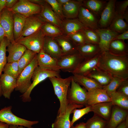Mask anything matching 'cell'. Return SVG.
<instances>
[{
	"label": "cell",
	"instance_id": "f6af8a7d",
	"mask_svg": "<svg viewBox=\"0 0 128 128\" xmlns=\"http://www.w3.org/2000/svg\"><path fill=\"white\" fill-rule=\"evenodd\" d=\"M45 1L50 6L54 13L62 21L65 19L63 13L62 6L58 2L57 0Z\"/></svg>",
	"mask_w": 128,
	"mask_h": 128
},
{
	"label": "cell",
	"instance_id": "5b68a950",
	"mask_svg": "<svg viewBox=\"0 0 128 128\" xmlns=\"http://www.w3.org/2000/svg\"><path fill=\"white\" fill-rule=\"evenodd\" d=\"M12 108L9 106L0 110V121L9 125L22 126L27 128H33L32 126L39 123L38 121H29L17 116L12 112Z\"/></svg>",
	"mask_w": 128,
	"mask_h": 128
},
{
	"label": "cell",
	"instance_id": "836d02e7",
	"mask_svg": "<svg viewBox=\"0 0 128 128\" xmlns=\"http://www.w3.org/2000/svg\"><path fill=\"white\" fill-rule=\"evenodd\" d=\"M108 28L120 34L128 30V25L122 16L116 14Z\"/></svg>",
	"mask_w": 128,
	"mask_h": 128
},
{
	"label": "cell",
	"instance_id": "7402d4cb",
	"mask_svg": "<svg viewBox=\"0 0 128 128\" xmlns=\"http://www.w3.org/2000/svg\"><path fill=\"white\" fill-rule=\"evenodd\" d=\"M100 54L91 59H84L72 73L86 76L97 68Z\"/></svg>",
	"mask_w": 128,
	"mask_h": 128
},
{
	"label": "cell",
	"instance_id": "7a4b0ae2",
	"mask_svg": "<svg viewBox=\"0 0 128 128\" xmlns=\"http://www.w3.org/2000/svg\"><path fill=\"white\" fill-rule=\"evenodd\" d=\"M49 78L53 86L55 94L60 102V107L57 115H61L65 112L69 104L67 96L72 76L64 78L56 77H52Z\"/></svg>",
	"mask_w": 128,
	"mask_h": 128
},
{
	"label": "cell",
	"instance_id": "5bb4252c",
	"mask_svg": "<svg viewBox=\"0 0 128 128\" xmlns=\"http://www.w3.org/2000/svg\"><path fill=\"white\" fill-rule=\"evenodd\" d=\"M78 18L88 28L95 30L99 28L97 16L83 6L80 8Z\"/></svg>",
	"mask_w": 128,
	"mask_h": 128
},
{
	"label": "cell",
	"instance_id": "ee69618b",
	"mask_svg": "<svg viewBox=\"0 0 128 128\" xmlns=\"http://www.w3.org/2000/svg\"><path fill=\"white\" fill-rule=\"evenodd\" d=\"M66 36L77 46L88 43L82 31L77 32Z\"/></svg>",
	"mask_w": 128,
	"mask_h": 128
},
{
	"label": "cell",
	"instance_id": "c3c4849f",
	"mask_svg": "<svg viewBox=\"0 0 128 128\" xmlns=\"http://www.w3.org/2000/svg\"><path fill=\"white\" fill-rule=\"evenodd\" d=\"M128 39V30L122 33L119 34L115 36L113 38V40H120L124 41Z\"/></svg>",
	"mask_w": 128,
	"mask_h": 128
},
{
	"label": "cell",
	"instance_id": "6f0895ef",
	"mask_svg": "<svg viewBox=\"0 0 128 128\" xmlns=\"http://www.w3.org/2000/svg\"><path fill=\"white\" fill-rule=\"evenodd\" d=\"M70 0H57L58 2L62 6L66 4Z\"/></svg>",
	"mask_w": 128,
	"mask_h": 128
},
{
	"label": "cell",
	"instance_id": "816d5d0a",
	"mask_svg": "<svg viewBox=\"0 0 128 128\" xmlns=\"http://www.w3.org/2000/svg\"><path fill=\"white\" fill-rule=\"evenodd\" d=\"M5 37L4 30L0 22V44Z\"/></svg>",
	"mask_w": 128,
	"mask_h": 128
},
{
	"label": "cell",
	"instance_id": "74e56055",
	"mask_svg": "<svg viewBox=\"0 0 128 128\" xmlns=\"http://www.w3.org/2000/svg\"><path fill=\"white\" fill-rule=\"evenodd\" d=\"M108 121L94 114L85 123L86 128H106Z\"/></svg>",
	"mask_w": 128,
	"mask_h": 128
},
{
	"label": "cell",
	"instance_id": "30bf717a",
	"mask_svg": "<svg viewBox=\"0 0 128 128\" xmlns=\"http://www.w3.org/2000/svg\"><path fill=\"white\" fill-rule=\"evenodd\" d=\"M0 22L5 33V37L9 42L15 41L13 35V12L5 8L0 14Z\"/></svg>",
	"mask_w": 128,
	"mask_h": 128
},
{
	"label": "cell",
	"instance_id": "bcb514c9",
	"mask_svg": "<svg viewBox=\"0 0 128 128\" xmlns=\"http://www.w3.org/2000/svg\"><path fill=\"white\" fill-rule=\"evenodd\" d=\"M128 6V0L117 2L115 5V9L116 14L122 16L127 10Z\"/></svg>",
	"mask_w": 128,
	"mask_h": 128
},
{
	"label": "cell",
	"instance_id": "d6a6232c",
	"mask_svg": "<svg viewBox=\"0 0 128 128\" xmlns=\"http://www.w3.org/2000/svg\"><path fill=\"white\" fill-rule=\"evenodd\" d=\"M108 51L111 54L116 55H128V45L124 41L113 40L111 41L110 44Z\"/></svg>",
	"mask_w": 128,
	"mask_h": 128
},
{
	"label": "cell",
	"instance_id": "ba28073f",
	"mask_svg": "<svg viewBox=\"0 0 128 128\" xmlns=\"http://www.w3.org/2000/svg\"><path fill=\"white\" fill-rule=\"evenodd\" d=\"M84 60L78 52L74 54L62 56L58 59V64L60 70L72 73Z\"/></svg>",
	"mask_w": 128,
	"mask_h": 128
},
{
	"label": "cell",
	"instance_id": "9a60e30c",
	"mask_svg": "<svg viewBox=\"0 0 128 128\" xmlns=\"http://www.w3.org/2000/svg\"><path fill=\"white\" fill-rule=\"evenodd\" d=\"M95 31L100 37L98 45L101 53L109 51L110 44L113 38L119 34L108 28H99Z\"/></svg>",
	"mask_w": 128,
	"mask_h": 128
},
{
	"label": "cell",
	"instance_id": "f1b7e54d",
	"mask_svg": "<svg viewBox=\"0 0 128 128\" xmlns=\"http://www.w3.org/2000/svg\"><path fill=\"white\" fill-rule=\"evenodd\" d=\"M86 76L93 79L103 87L108 85L113 77L109 73L97 68Z\"/></svg>",
	"mask_w": 128,
	"mask_h": 128
},
{
	"label": "cell",
	"instance_id": "9c48e42d",
	"mask_svg": "<svg viewBox=\"0 0 128 128\" xmlns=\"http://www.w3.org/2000/svg\"><path fill=\"white\" fill-rule=\"evenodd\" d=\"M9 9L13 13H19L27 17L39 14L41 10L42 6L29 0H20L13 7Z\"/></svg>",
	"mask_w": 128,
	"mask_h": 128
},
{
	"label": "cell",
	"instance_id": "4fadbf2b",
	"mask_svg": "<svg viewBox=\"0 0 128 128\" xmlns=\"http://www.w3.org/2000/svg\"><path fill=\"white\" fill-rule=\"evenodd\" d=\"M45 22L39 16L27 17L20 38L27 36L37 32L41 29Z\"/></svg>",
	"mask_w": 128,
	"mask_h": 128
},
{
	"label": "cell",
	"instance_id": "ffe728a7",
	"mask_svg": "<svg viewBox=\"0 0 128 128\" xmlns=\"http://www.w3.org/2000/svg\"><path fill=\"white\" fill-rule=\"evenodd\" d=\"M39 14V16L44 22L49 23L61 28L62 21L54 13L50 6L46 2L42 5L41 11Z\"/></svg>",
	"mask_w": 128,
	"mask_h": 128
},
{
	"label": "cell",
	"instance_id": "be15d7a7",
	"mask_svg": "<svg viewBox=\"0 0 128 128\" xmlns=\"http://www.w3.org/2000/svg\"></svg>",
	"mask_w": 128,
	"mask_h": 128
},
{
	"label": "cell",
	"instance_id": "44dd1931",
	"mask_svg": "<svg viewBox=\"0 0 128 128\" xmlns=\"http://www.w3.org/2000/svg\"><path fill=\"white\" fill-rule=\"evenodd\" d=\"M0 78L2 95L5 98L9 99L16 87L17 79L4 73H2Z\"/></svg>",
	"mask_w": 128,
	"mask_h": 128
},
{
	"label": "cell",
	"instance_id": "7dc6e473",
	"mask_svg": "<svg viewBox=\"0 0 128 128\" xmlns=\"http://www.w3.org/2000/svg\"><path fill=\"white\" fill-rule=\"evenodd\" d=\"M116 91L128 97V78L124 79L121 82Z\"/></svg>",
	"mask_w": 128,
	"mask_h": 128
},
{
	"label": "cell",
	"instance_id": "277c9868",
	"mask_svg": "<svg viewBox=\"0 0 128 128\" xmlns=\"http://www.w3.org/2000/svg\"><path fill=\"white\" fill-rule=\"evenodd\" d=\"M37 55L31 63L19 74L17 79L16 86L15 90L22 94L25 93L30 86L34 71L38 66Z\"/></svg>",
	"mask_w": 128,
	"mask_h": 128
},
{
	"label": "cell",
	"instance_id": "6da1fadb",
	"mask_svg": "<svg viewBox=\"0 0 128 128\" xmlns=\"http://www.w3.org/2000/svg\"><path fill=\"white\" fill-rule=\"evenodd\" d=\"M97 68L113 76L128 78V55H116L109 51L101 53Z\"/></svg>",
	"mask_w": 128,
	"mask_h": 128
},
{
	"label": "cell",
	"instance_id": "94428289",
	"mask_svg": "<svg viewBox=\"0 0 128 128\" xmlns=\"http://www.w3.org/2000/svg\"><path fill=\"white\" fill-rule=\"evenodd\" d=\"M2 95V93L1 88L0 78V98L1 97V96Z\"/></svg>",
	"mask_w": 128,
	"mask_h": 128
},
{
	"label": "cell",
	"instance_id": "ac0fdd59",
	"mask_svg": "<svg viewBox=\"0 0 128 128\" xmlns=\"http://www.w3.org/2000/svg\"><path fill=\"white\" fill-rule=\"evenodd\" d=\"M38 66L41 68L55 71H60L58 64V59L51 56L42 49L37 54Z\"/></svg>",
	"mask_w": 128,
	"mask_h": 128
},
{
	"label": "cell",
	"instance_id": "db71d44e",
	"mask_svg": "<svg viewBox=\"0 0 128 128\" xmlns=\"http://www.w3.org/2000/svg\"><path fill=\"white\" fill-rule=\"evenodd\" d=\"M29 0L32 3L41 6L43 5L46 2L45 0Z\"/></svg>",
	"mask_w": 128,
	"mask_h": 128
},
{
	"label": "cell",
	"instance_id": "e0dca14e",
	"mask_svg": "<svg viewBox=\"0 0 128 128\" xmlns=\"http://www.w3.org/2000/svg\"><path fill=\"white\" fill-rule=\"evenodd\" d=\"M87 91V106H91L101 103L111 102L110 96L103 88H97Z\"/></svg>",
	"mask_w": 128,
	"mask_h": 128
},
{
	"label": "cell",
	"instance_id": "f5cc1de1",
	"mask_svg": "<svg viewBox=\"0 0 128 128\" xmlns=\"http://www.w3.org/2000/svg\"><path fill=\"white\" fill-rule=\"evenodd\" d=\"M70 128H86L85 123L83 122L77 124L75 126L73 125L71 126Z\"/></svg>",
	"mask_w": 128,
	"mask_h": 128
},
{
	"label": "cell",
	"instance_id": "484cf974",
	"mask_svg": "<svg viewBox=\"0 0 128 128\" xmlns=\"http://www.w3.org/2000/svg\"><path fill=\"white\" fill-rule=\"evenodd\" d=\"M6 49L8 53L7 62H18L27 49L23 45L17 42H9Z\"/></svg>",
	"mask_w": 128,
	"mask_h": 128
},
{
	"label": "cell",
	"instance_id": "8d00e7d4",
	"mask_svg": "<svg viewBox=\"0 0 128 128\" xmlns=\"http://www.w3.org/2000/svg\"><path fill=\"white\" fill-rule=\"evenodd\" d=\"M41 29L45 36L54 38L63 35L61 28L47 22L45 23Z\"/></svg>",
	"mask_w": 128,
	"mask_h": 128
},
{
	"label": "cell",
	"instance_id": "8992f818",
	"mask_svg": "<svg viewBox=\"0 0 128 128\" xmlns=\"http://www.w3.org/2000/svg\"><path fill=\"white\" fill-rule=\"evenodd\" d=\"M45 36L41 29L31 35L21 37L16 42L37 54L42 49Z\"/></svg>",
	"mask_w": 128,
	"mask_h": 128
},
{
	"label": "cell",
	"instance_id": "603a6c76",
	"mask_svg": "<svg viewBox=\"0 0 128 128\" xmlns=\"http://www.w3.org/2000/svg\"><path fill=\"white\" fill-rule=\"evenodd\" d=\"M83 6L82 0H70L62 6L63 15L66 19L78 18L81 7Z\"/></svg>",
	"mask_w": 128,
	"mask_h": 128
},
{
	"label": "cell",
	"instance_id": "11a10c76",
	"mask_svg": "<svg viewBox=\"0 0 128 128\" xmlns=\"http://www.w3.org/2000/svg\"><path fill=\"white\" fill-rule=\"evenodd\" d=\"M6 0H0V14L5 7Z\"/></svg>",
	"mask_w": 128,
	"mask_h": 128
},
{
	"label": "cell",
	"instance_id": "3957f363",
	"mask_svg": "<svg viewBox=\"0 0 128 128\" xmlns=\"http://www.w3.org/2000/svg\"><path fill=\"white\" fill-rule=\"evenodd\" d=\"M60 71L44 69L39 66L35 69L32 77V82L27 90L21 97L23 102H29L31 100L30 94L33 88L37 85L47 78L52 77H61Z\"/></svg>",
	"mask_w": 128,
	"mask_h": 128
},
{
	"label": "cell",
	"instance_id": "60d3db41",
	"mask_svg": "<svg viewBox=\"0 0 128 128\" xmlns=\"http://www.w3.org/2000/svg\"><path fill=\"white\" fill-rule=\"evenodd\" d=\"M124 79L117 77L113 76L110 82L106 86H103V88L109 96L110 94L116 91L119 85Z\"/></svg>",
	"mask_w": 128,
	"mask_h": 128
},
{
	"label": "cell",
	"instance_id": "e575fe53",
	"mask_svg": "<svg viewBox=\"0 0 128 128\" xmlns=\"http://www.w3.org/2000/svg\"><path fill=\"white\" fill-rule=\"evenodd\" d=\"M111 102L113 105L128 110V97L115 91L110 94Z\"/></svg>",
	"mask_w": 128,
	"mask_h": 128
},
{
	"label": "cell",
	"instance_id": "681fc988",
	"mask_svg": "<svg viewBox=\"0 0 128 128\" xmlns=\"http://www.w3.org/2000/svg\"><path fill=\"white\" fill-rule=\"evenodd\" d=\"M17 0H6L5 7L9 9L12 8L17 2Z\"/></svg>",
	"mask_w": 128,
	"mask_h": 128
},
{
	"label": "cell",
	"instance_id": "b9f144b4",
	"mask_svg": "<svg viewBox=\"0 0 128 128\" xmlns=\"http://www.w3.org/2000/svg\"><path fill=\"white\" fill-rule=\"evenodd\" d=\"M82 32L88 43L98 45L100 41V37L95 30L87 28Z\"/></svg>",
	"mask_w": 128,
	"mask_h": 128
},
{
	"label": "cell",
	"instance_id": "83f0119b",
	"mask_svg": "<svg viewBox=\"0 0 128 128\" xmlns=\"http://www.w3.org/2000/svg\"><path fill=\"white\" fill-rule=\"evenodd\" d=\"M77 48L78 52L84 59L92 58L101 53L98 45L89 43L78 46Z\"/></svg>",
	"mask_w": 128,
	"mask_h": 128
},
{
	"label": "cell",
	"instance_id": "1f68e13d",
	"mask_svg": "<svg viewBox=\"0 0 128 128\" xmlns=\"http://www.w3.org/2000/svg\"><path fill=\"white\" fill-rule=\"evenodd\" d=\"M13 35L14 41L16 42L20 37L27 17L19 13L13 12Z\"/></svg>",
	"mask_w": 128,
	"mask_h": 128
},
{
	"label": "cell",
	"instance_id": "f546056e",
	"mask_svg": "<svg viewBox=\"0 0 128 128\" xmlns=\"http://www.w3.org/2000/svg\"><path fill=\"white\" fill-rule=\"evenodd\" d=\"M83 6L97 17L100 16L107 1L101 0H82Z\"/></svg>",
	"mask_w": 128,
	"mask_h": 128
},
{
	"label": "cell",
	"instance_id": "4316f807",
	"mask_svg": "<svg viewBox=\"0 0 128 128\" xmlns=\"http://www.w3.org/2000/svg\"><path fill=\"white\" fill-rule=\"evenodd\" d=\"M113 105L111 102L97 104L91 105V112L94 114L108 121Z\"/></svg>",
	"mask_w": 128,
	"mask_h": 128
},
{
	"label": "cell",
	"instance_id": "6125c7cd",
	"mask_svg": "<svg viewBox=\"0 0 128 128\" xmlns=\"http://www.w3.org/2000/svg\"><path fill=\"white\" fill-rule=\"evenodd\" d=\"M18 128H25V127L22 126H18Z\"/></svg>",
	"mask_w": 128,
	"mask_h": 128
},
{
	"label": "cell",
	"instance_id": "4dcf8cb0",
	"mask_svg": "<svg viewBox=\"0 0 128 128\" xmlns=\"http://www.w3.org/2000/svg\"><path fill=\"white\" fill-rule=\"evenodd\" d=\"M73 74L72 76L74 81L83 86L87 91L97 88H103L102 86L92 78L78 74Z\"/></svg>",
	"mask_w": 128,
	"mask_h": 128
},
{
	"label": "cell",
	"instance_id": "52a82bcc",
	"mask_svg": "<svg viewBox=\"0 0 128 128\" xmlns=\"http://www.w3.org/2000/svg\"><path fill=\"white\" fill-rule=\"evenodd\" d=\"M71 86L68 93L67 99L68 103H71L78 105L87 106V91L81 87L73 80L72 76Z\"/></svg>",
	"mask_w": 128,
	"mask_h": 128
},
{
	"label": "cell",
	"instance_id": "d590c367",
	"mask_svg": "<svg viewBox=\"0 0 128 128\" xmlns=\"http://www.w3.org/2000/svg\"><path fill=\"white\" fill-rule=\"evenodd\" d=\"M37 54L31 50L27 49L18 61L19 74L32 61Z\"/></svg>",
	"mask_w": 128,
	"mask_h": 128
},
{
	"label": "cell",
	"instance_id": "91938a15",
	"mask_svg": "<svg viewBox=\"0 0 128 128\" xmlns=\"http://www.w3.org/2000/svg\"><path fill=\"white\" fill-rule=\"evenodd\" d=\"M18 126L15 125H9L8 128H18Z\"/></svg>",
	"mask_w": 128,
	"mask_h": 128
},
{
	"label": "cell",
	"instance_id": "8fae6325",
	"mask_svg": "<svg viewBox=\"0 0 128 128\" xmlns=\"http://www.w3.org/2000/svg\"><path fill=\"white\" fill-rule=\"evenodd\" d=\"M116 0H109L100 15L98 21L99 28H108L116 14L115 9Z\"/></svg>",
	"mask_w": 128,
	"mask_h": 128
},
{
	"label": "cell",
	"instance_id": "9f6ffc18",
	"mask_svg": "<svg viewBox=\"0 0 128 128\" xmlns=\"http://www.w3.org/2000/svg\"><path fill=\"white\" fill-rule=\"evenodd\" d=\"M122 17L126 21V23L128 22V10H127L124 14L123 15Z\"/></svg>",
	"mask_w": 128,
	"mask_h": 128
},
{
	"label": "cell",
	"instance_id": "f907efd6",
	"mask_svg": "<svg viewBox=\"0 0 128 128\" xmlns=\"http://www.w3.org/2000/svg\"><path fill=\"white\" fill-rule=\"evenodd\" d=\"M116 128H128V117Z\"/></svg>",
	"mask_w": 128,
	"mask_h": 128
},
{
	"label": "cell",
	"instance_id": "f35d334b",
	"mask_svg": "<svg viewBox=\"0 0 128 128\" xmlns=\"http://www.w3.org/2000/svg\"><path fill=\"white\" fill-rule=\"evenodd\" d=\"M2 71L4 73L17 79L19 75L18 62L7 63Z\"/></svg>",
	"mask_w": 128,
	"mask_h": 128
},
{
	"label": "cell",
	"instance_id": "ab89813d",
	"mask_svg": "<svg viewBox=\"0 0 128 128\" xmlns=\"http://www.w3.org/2000/svg\"><path fill=\"white\" fill-rule=\"evenodd\" d=\"M9 42L5 37L0 44V77L3 69L7 63L6 47Z\"/></svg>",
	"mask_w": 128,
	"mask_h": 128
},
{
	"label": "cell",
	"instance_id": "cb8c5ba5",
	"mask_svg": "<svg viewBox=\"0 0 128 128\" xmlns=\"http://www.w3.org/2000/svg\"><path fill=\"white\" fill-rule=\"evenodd\" d=\"M54 38L60 48L62 56L72 54L78 52L77 46L66 36L63 35Z\"/></svg>",
	"mask_w": 128,
	"mask_h": 128
},
{
	"label": "cell",
	"instance_id": "d6986e66",
	"mask_svg": "<svg viewBox=\"0 0 128 128\" xmlns=\"http://www.w3.org/2000/svg\"><path fill=\"white\" fill-rule=\"evenodd\" d=\"M128 117V110L113 105L106 128H116Z\"/></svg>",
	"mask_w": 128,
	"mask_h": 128
},
{
	"label": "cell",
	"instance_id": "680465c9",
	"mask_svg": "<svg viewBox=\"0 0 128 128\" xmlns=\"http://www.w3.org/2000/svg\"><path fill=\"white\" fill-rule=\"evenodd\" d=\"M9 125L6 123L0 121V128H8Z\"/></svg>",
	"mask_w": 128,
	"mask_h": 128
},
{
	"label": "cell",
	"instance_id": "7bdbcfd3",
	"mask_svg": "<svg viewBox=\"0 0 128 128\" xmlns=\"http://www.w3.org/2000/svg\"><path fill=\"white\" fill-rule=\"evenodd\" d=\"M90 112H91V106H87L81 109L76 108L73 110L71 112V113H73V115L70 122V127L73 126L75 122L83 116Z\"/></svg>",
	"mask_w": 128,
	"mask_h": 128
},
{
	"label": "cell",
	"instance_id": "2e32d148",
	"mask_svg": "<svg viewBox=\"0 0 128 128\" xmlns=\"http://www.w3.org/2000/svg\"><path fill=\"white\" fill-rule=\"evenodd\" d=\"M88 28L84 25L78 18H65L62 21L61 26L63 35L68 36Z\"/></svg>",
	"mask_w": 128,
	"mask_h": 128
},
{
	"label": "cell",
	"instance_id": "7c38bea8",
	"mask_svg": "<svg viewBox=\"0 0 128 128\" xmlns=\"http://www.w3.org/2000/svg\"><path fill=\"white\" fill-rule=\"evenodd\" d=\"M83 105L73 103H69L64 113L61 115H57L54 123L52 124V128H70V115L72 111L77 108H81Z\"/></svg>",
	"mask_w": 128,
	"mask_h": 128
},
{
	"label": "cell",
	"instance_id": "d4e9b609",
	"mask_svg": "<svg viewBox=\"0 0 128 128\" xmlns=\"http://www.w3.org/2000/svg\"><path fill=\"white\" fill-rule=\"evenodd\" d=\"M42 49L45 52L57 59L62 56L60 48L54 38L45 36Z\"/></svg>",
	"mask_w": 128,
	"mask_h": 128
}]
</instances>
